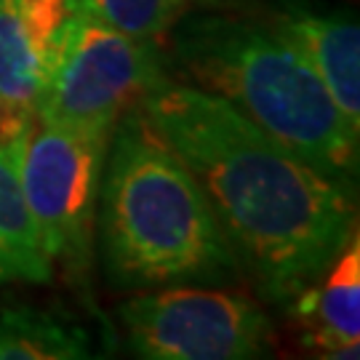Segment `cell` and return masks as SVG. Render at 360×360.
<instances>
[{
	"instance_id": "7c38bea8",
	"label": "cell",
	"mask_w": 360,
	"mask_h": 360,
	"mask_svg": "<svg viewBox=\"0 0 360 360\" xmlns=\"http://www.w3.org/2000/svg\"><path fill=\"white\" fill-rule=\"evenodd\" d=\"M83 11L131 38L160 40L200 0H75Z\"/></svg>"
},
{
	"instance_id": "8fae6325",
	"label": "cell",
	"mask_w": 360,
	"mask_h": 360,
	"mask_svg": "<svg viewBox=\"0 0 360 360\" xmlns=\"http://www.w3.org/2000/svg\"><path fill=\"white\" fill-rule=\"evenodd\" d=\"M91 355L89 334L75 323L22 302L0 304V360H83Z\"/></svg>"
},
{
	"instance_id": "9c48e42d",
	"label": "cell",
	"mask_w": 360,
	"mask_h": 360,
	"mask_svg": "<svg viewBox=\"0 0 360 360\" xmlns=\"http://www.w3.org/2000/svg\"><path fill=\"white\" fill-rule=\"evenodd\" d=\"M302 345L321 358H358L360 347V238L349 235L318 281L288 302Z\"/></svg>"
},
{
	"instance_id": "ba28073f",
	"label": "cell",
	"mask_w": 360,
	"mask_h": 360,
	"mask_svg": "<svg viewBox=\"0 0 360 360\" xmlns=\"http://www.w3.org/2000/svg\"><path fill=\"white\" fill-rule=\"evenodd\" d=\"M262 19L304 56L347 126L360 134V27L349 11L272 0Z\"/></svg>"
},
{
	"instance_id": "7a4b0ae2",
	"label": "cell",
	"mask_w": 360,
	"mask_h": 360,
	"mask_svg": "<svg viewBox=\"0 0 360 360\" xmlns=\"http://www.w3.org/2000/svg\"><path fill=\"white\" fill-rule=\"evenodd\" d=\"M94 230L117 288L206 283L240 272L203 190L142 110L112 129Z\"/></svg>"
},
{
	"instance_id": "5b68a950",
	"label": "cell",
	"mask_w": 360,
	"mask_h": 360,
	"mask_svg": "<svg viewBox=\"0 0 360 360\" xmlns=\"http://www.w3.org/2000/svg\"><path fill=\"white\" fill-rule=\"evenodd\" d=\"M168 77L166 53L158 40L131 38L77 6L35 117L112 131Z\"/></svg>"
},
{
	"instance_id": "277c9868",
	"label": "cell",
	"mask_w": 360,
	"mask_h": 360,
	"mask_svg": "<svg viewBox=\"0 0 360 360\" xmlns=\"http://www.w3.org/2000/svg\"><path fill=\"white\" fill-rule=\"evenodd\" d=\"M112 131L62 126L32 117L13 160L22 195L46 259L70 278L89 272L96 227V198Z\"/></svg>"
},
{
	"instance_id": "3957f363",
	"label": "cell",
	"mask_w": 360,
	"mask_h": 360,
	"mask_svg": "<svg viewBox=\"0 0 360 360\" xmlns=\"http://www.w3.org/2000/svg\"><path fill=\"white\" fill-rule=\"evenodd\" d=\"M166 38L168 72L176 70L181 83L224 99L309 166L355 184L360 134L347 126L304 56L270 25L190 11Z\"/></svg>"
},
{
	"instance_id": "52a82bcc",
	"label": "cell",
	"mask_w": 360,
	"mask_h": 360,
	"mask_svg": "<svg viewBox=\"0 0 360 360\" xmlns=\"http://www.w3.org/2000/svg\"><path fill=\"white\" fill-rule=\"evenodd\" d=\"M75 0H0V112L32 120Z\"/></svg>"
},
{
	"instance_id": "6da1fadb",
	"label": "cell",
	"mask_w": 360,
	"mask_h": 360,
	"mask_svg": "<svg viewBox=\"0 0 360 360\" xmlns=\"http://www.w3.org/2000/svg\"><path fill=\"white\" fill-rule=\"evenodd\" d=\"M139 110L190 168L264 299L288 304L358 232L355 184L309 166L224 99L168 77Z\"/></svg>"
},
{
	"instance_id": "8992f818",
	"label": "cell",
	"mask_w": 360,
	"mask_h": 360,
	"mask_svg": "<svg viewBox=\"0 0 360 360\" xmlns=\"http://www.w3.org/2000/svg\"><path fill=\"white\" fill-rule=\"evenodd\" d=\"M129 347L147 360H251L275 349L270 318L227 288L160 285L117 309Z\"/></svg>"
},
{
	"instance_id": "30bf717a",
	"label": "cell",
	"mask_w": 360,
	"mask_h": 360,
	"mask_svg": "<svg viewBox=\"0 0 360 360\" xmlns=\"http://www.w3.org/2000/svg\"><path fill=\"white\" fill-rule=\"evenodd\" d=\"M30 120H16L0 112V285L49 283L51 262L43 254L35 221L22 195L13 150Z\"/></svg>"
}]
</instances>
